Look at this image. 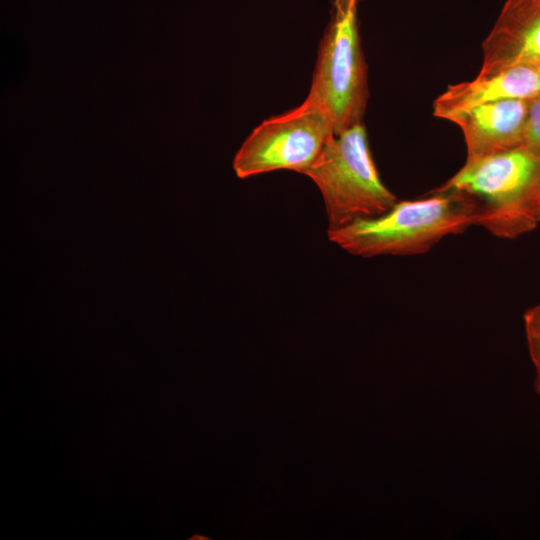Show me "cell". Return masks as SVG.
<instances>
[{
    "instance_id": "30bf717a",
    "label": "cell",
    "mask_w": 540,
    "mask_h": 540,
    "mask_svg": "<svg viewBox=\"0 0 540 540\" xmlns=\"http://www.w3.org/2000/svg\"><path fill=\"white\" fill-rule=\"evenodd\" d=\"M529 355L535 370L534 386L540 394V304L529 308L523 316Z\"/></svg>"
},
{
    "instance_id": "6da1fadb",
    "label": "cell",
    "mask_w": 540,
    "mask_h": 540,
    "mask_svg": "<svg viewBox=\"0 0 540 540\" xmlns=\"http://www.w3.org/2000/svg\"><path fill=\"white\" fill-rule=\"evenodd\" d=\"M480 210L478 201L468 195L433 190L425 198L398 200L379 216L329 229L328 238L362 257L418 255L444 237L476 225Z\"/></svg>"
},
{
    "instance_id": "52a82bcc",
    "label": "cell",
    "mask_w": 540,
    "mask_h": 540,
    "mask_svg": "<svg viewBox=\"0 0 540 540\" xmlns=\"http://www.w3.org/2000/svg\"><path fill=\"white\" fill-rule=\"evenodd\" d=\"M529 101L510 99L469 109L452 119L464 136L467 158L474 160L522 145Z\"/></svg>"
},
{
    "instance_id": "3957f363",
    "label": "cell",
    "mask_w": 540,
    "mask_h": 540,
    "mask_svg": "<svg viewBox=\"0 0 540 540\" xmlns=\"http://www.w3.org/2000/svg\"><path fill=\"white\" fill-rule=\"evenodd\" d=\"M304 174L322 194L329 229L379 216L398 201L379 177L363 123L332 135Z\"/></svg>"
},
{
    "instance_id": "7a4b0ae2",
    "label": "cell",
    "mask_w": 540,
    "mask_h": 540,
    "mask_svg": "<svg viewBox=\"0 0 540 540\" xmlns=\"http://www.w3.org/2000/svg\"><path fill=\"white\" fill-rule=\"evenodd\" d=\"M363 0H332L331 18L318 49L305 101L321 111L334 134L363 123L368 101L367 65L358 10Z\"/></svg>"
},
{
    "instance_id": "277c9868",
    "label": "cell",
    "mask_w": 540,
    "mask_h": 540,
    "mask_svg": "<svg viewBox=\"0 0 540 540\" xmlns=\"http://www.w3.org/2000/svg\"><path fill=\"white\" fill-rule=\"evenodd\" d=\"M332 135L325 115L304 100L259 124L235 154L233 169L239 178L281 169L304 174Z\"/></svg>"
},
{
    "instance_id": "5b68a950",
    "label": "cell",
    "mask_w": 540,
    "mask_h": 540,
    "mask_svg": "<svg viewBox=\"0 0 540 540\" xmlns=\"http://www.w3.org/2000/svg\"><path fill=\"white\" fill-rule=\"evenodd\" d=\"M539 155L524 146L497 152L465 164L436 191H453L478 201L479 221L514 204L528 187Z\"/></svg>"
},
{
    "instance_id": "8992f818",
    "label": "cell",
    "mask_w": 540,
    "mask_h": 540,
    "mask_svg": "<svg viewBox=\"0 0 540 540\" xmlns=\"http://www.w3.org/2000/svg\"><path fill=\"white\" fill-rule=\"evenodd\" d=\"M482 54L481 76L518 66L540 68V0H506Z\"/></svg>"
},
{
    "instance_id": "ba28073f",
    "label": "cell",
    "mask_w": 540,
    "mask_h": 540,
    "mask_svg": "<svg viewBox=\"0 0 540 540\" xmlns=\"http://www.w3.org/2000/svg\"><path fill=\"white\" fill-rule=\"evenodd\" d=\"M540 94V68L518 66L449 85L433 102V116L452 121L476 106Z\"/></svg>"
},
{
    "instance_id": "9c48e42d",
    "label": "cell",
    "mask_w": 540,
    "mask_h": 540,
    "mask_svg": "<svg viewBox=\"0 0 540 540\" xmlns=\"http://www.w3.org/2000/svg\"><path fill=\"white\" fill-rule=\"evenodd\" d=\"M540 223V157L535 173L522 194L511 206L485 216L479 225L493 235L515 238Z\"/></svg>"
},
{
    "instance_id": "8fae6325",
    "label": "cell",
    "mask_w": 540,
    "mask_h": 540,
    "mask_svg": "<svg viewBox=\"0 0 540 540\" xmlns=\"http://www.w3.org/2000/svg\"><path fill=\"white\" fill-rule=\"evenodd\" d=\"M540 156V94L529 101L522 145Z\"/></svg>"
},
{
    "instance_id": "7c38bea8",
    "label": "cell",
    "mask_w": 540,
    "mask_h": 540,
    "mask_svg": "<svg viewBox=\"0 0 540 540\" xmlns=\"http://www.w3.org/2000/svg\"><path fill=\"white\" fill-rule=\"evenodd\" d=\"M540 395V394H539Z\"/></svg>"
}]
</instances>
